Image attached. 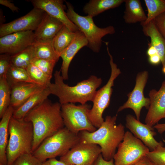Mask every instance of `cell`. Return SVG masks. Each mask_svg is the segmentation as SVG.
Here are the masks:
<instances>
[{
	"instance_id": "e0dca14e",
	"label": "cell",
	"mask_w": 165,
	"mask_h": 165,
	"mask_svg": "<svg viewBox=\"0 0 165 165\" xmlns=\"http://www.w3.org/2000/svg\"><path fill=\"white\" fill-rule=\"evenodd\" d=\"M46 87L34 83L21 82L15 84L10 87V105L16 109L32 96Z\"/></svg>"
},
{
	"instance_id": "7c38bea8",
	"label": "cell",
	"mask_w": 165,
	"mask_h": 165,
	"mask_svg": "<svg viewBox=\"0 0 165 165\" xmlns=\"http://www.w3.org/2000/svg\"><path fill=\"white\" fill-rule=\"evenodd\" d=\"M45 13L42 9L34 8L24 16L10 22L1 24L0 37L16 32L35 31Z\"/></svg>"
},
{
	"instance_id": "8992f818",
	"label": "cell",
	"mask_w": 165,
	"mask_h": 165,
	"mask_svg": "<svg viewBox=\"0 0 165 165\" xmlns=\"http://www.w3.org/2000/svg\"><path fill=\"white\" fill-rule=\"evenodd\" d=\"M65 2L68 18L84 34L88 42V47L95 53L99 52L102 45V38L107 35L115 33V28L112 26L104 28L98 27L94 23L93 17L79 15L74 11L71 3L67 1Z\"/></svg>"
},
{
	"instance_id": "5bb4252c",
	"label": "cell",
	"mask_w": 165,
	"mask_h": 165,
	"mask_svg": "<svg viewBox=\"0 0 165 165\" xmlns=\"http://www.w3.org/2000/svg\"><path fill=\"white\" fill-rule=\"evenodd\" d=\"M126 126L134 136L140 140L151 151L163 146L162 142H158L154 137L156 134L153 127L141 123L134 116L127 115L126 118Z\"/></svg>"
},
{
	"instance_id": "d590c367",
	"label": "cell",
	"mask_w": 165,
	"mask_h": 165,
	"mask_svg": "<svg viewBox=\"0 0 165 165\" xmlns=\"http://www.w3.org/2000/svg\"><path fill=\"white\" fill-rule=\"evenodd\" d=\"M153 20L158 31L165 39V12Z\"/></svg>"
},
{
	"instance_id": "60d3db41",
	"label": "cell",
	"mask_w": 165,
	"mask_h": 165,
	"mask_svg": "<svg viewBox=\"0 0 165 165\" xmlns=\"http://www.w3.org/2000/svg\"><path fill=\"white\" fill-rule=\"evenodd\" d=\"M158 54L155 48L150 43L148 44V48L147 51V54L148 57H150Z\"/></svg>"
},
{
	"instance_id": "277c9868",
	"label": "cell",
	"mask_w": 165,
	"mask_h": 165,
	"mask_svg": "<svg viewBox=\"0 0 165 165\" xmlns=\"http://www.w3.org/2000/svg\"><path fill=\"white\" fill-rule=\"evenodd\" d=\"M9 137L6 148L7 165H11L20 156L32 153L34 139L31 122L11 117L9 125Z\"/></svg>"
},
{
	"instance_id": "44dd1931",
	"label": "cell",
	"mask_w": 165,
	"mask_h": 165,
	"mask_svg": "<svg viewBox=\"0 0 165 165\" xmlns=\"http://www.w3.org/2000/svg\"><path fill=\"white\" fill-rule=\"evenodd\" d=\"M15 109L10 105L0 121V165H7L6 148L9 137V125Z\"/></svg>"
},
{
	"instance_id": "1f68e13d",
	"label": "cell",
	"mask_w": 165,
	"mask_h": 165,
	"mask_svg": "<svg viewBox=\"0 0 165 165\" xmlns=\"http://www.w3.org/2000/svg\"><path fill=\"white\" fill-rule=\"evenodd\" d=\"M56 63L53 61L37 58H33L31 62V64L37 66L51 79Z\"/></svg>"
},
{
	"instance_id": "9a60e30c",
	"label": "cell",
	"mask_w": 165,
	"mask_h": 165,
	"mask_svg": "<svg viewBox=\"0 0 165 165\" xmlns=\"http://www.w3.org/2000/svg\"><path fill=\"white\" fill-rule=\"evenodd\" d=\"M34 8L41 9L51 16L61 21L69 29L75 32L79 31L78 27L67 17L64 11L66 6L63 0H30Z\"/></svg>"
},
{
	"instance_id": "b9f144b4",
	"label": "cell",
	"mask_w": 165,
	"mask_h": 165,
	"mask_svg": "<svg viewBox=\"0 0 165 165\" xmlns=\"http://www.w3.org/2000/svg\"><path fill=\"white\" fill-rule=\"evenodd\" d=\"M153 127L156 129L158 132L160 134L165 131V123L157 124Z\"/></svg>"
},
{
	"instance_id": "2e32d148",
	"label": "cell",
	"mask_w": 165,
	"mask_h": 165,
	"mask_svg": "<svg viewBox=\"0 0 165 165\" xmlns=\"http://www.w3.org/2000/svg\"><path fill=\"white\" fill-rule=\"evenodd\" d=\"M150 105L146 114V124L153 127L165 117V81L158 90L152 89L149 93Z\"/></svg>"
},
{
	"instance_id": "8d00e7d4",
	"label": "cell",
	"mask_w": 165,
	"mask_h": 165,
	"mask_svg": "<svg viewBox=\"0 0 165 165\" xmlns=\"http://www.w3.org/2000/svg\"><path fill=\"white\" fill-rule=\"evenodd\" d=\"M93 165H115L113 159L107 161L100 154L95 161Z\"/></svg>"
},
{
	"instance_id": "4dcf8cb0",
	"label": "cell",
	"mask_w": 165,
	"mask_h": 165,
	"mask_svg": "<svg viewBox=\"0 0 165 165\" xmlns=\"http://www.w3.org/2000/svg\"><path fill=\"white\" fill-rule=\"evenodd\" d=\"M31 79L36 84L47 87L51 78L34 65L31 64L26 69Z\"/></svg>"
},
{
	"instance_id": "4316f807",
	"label": "cell",
	"mask_w": 165,
	"mask_h": 165,
	"mask_svg": "<svg viewBox=\"0 0 165 165\" xmlns=\"http://www.w3.org/2000/svg\"><path fill=\"white\" fill-rule=\"evenodd\" d=\"M33 45L16 54L11 55V65L26 69L35 58Z\"/></svg>"
},
{
	"instance_id": "74e56055",
	"label": "cell",
	"mask_w": 165,
	"mask_h": 165,
	"mask_svg": "<svg viewBox=\"0 0 165 165\" xmlns=\"http://www.w3.org/2000/svg\"><path fill=\"white\" fill-rule=\"evenodd\" d=\"M0 4L9 8L13 12H18L20 9L10 0H0Z\"/></svg>"
},
{
	"instance_id": "7a4b0ae2",
	"label": "cell",
	"mask_w": 165,
	"mask_h": 165,
	"mask_svg": "<svg viewBox=\"0 0 165 165\" xmlns=\"http://www.w3.org/2000/svg\"><path fill=\"white\" fill-rule=\"evenodd\" d=\"M117 117V115L107 116L101 126L95 131L84 130L79 133L80 142L98 145L103 158L107 161L113 159L125 133L122 124H116Z\"/></svg>"
},
{
	"instance_id": "52a82bcc",
	"label": "cell",
	"mask_w": 165,
	"mask_h": 165,
	"mask_svg": "<svg viewBox=\"0 0 165 165\" xmlns=\"http://www.w3.org/2000/svg\"><path fill=\"white\" fill-rule=\"evenodd\" d=\"M106 48L110 58L111 75L106 84L97 91L92 101L93 105L89 111L88 114L91 123L97 128H99L104 121L102 116L103 113L110 104L114 81L121 73L120 69L113 62V57L109 52L108 45L106 46Z\"/></svg>"
},
{
	"instance_id": "83f0119b",
	"label": "cell",
	"mask_w": 165,
	"mask_h": 165,
	"mask_svg": "<svg viewBox=\"0 0 165 165\" xmlns=\"http://www.w3.org/2000/svg\"><path fill=\"white\" fill-rule=\"evenodd\" d=\"M6 76L10 87L21 82L34 83L30 78L26 69L12 65L8 70Z\"/></svg>"
},
{
	"instance_id": "d4e9b609",
	"label": "cell",
	"mask_w": 165,
	"mask_h": 165,
	"mask_svg": "<svg viewBox=\"0 0 165 165\" xmlns=\"http://www.w3.org/2000/svg\"><path fill=\"white\" fill-rule=\"evenodd\" d=\"M76 35V32L70 30L64 25L53 40L54 49L60 57L61 53L72 43Z\"/></svg>"
},
{
	"instance_id": "4fadbf2b",
	"label": "cell",
	"mask_w": 165,
	"mask_h": 165,
	"mask_svg": "<svg viewBox=\"0 0 165 165\" xmlns=\"http://www.w3.org/2000/svg\"><path fill=\"white\" fill-rule=\"evenodd\" d=\"M35 42L34 32L32 31L10 34L0 38V53L13 55L32 46Z\"/></svg>"
},
{
	"instance_id": "3957f363",
	"label": "cell",
	"mask_w": 165,
	"mask_h": 165,
	"mask_svg": "<svg viewBox=\"0 0 165 165\" xmlns=\"http://www.w3.org/2000/svg\"><path fill=\"white\" fill-rule=\"evenodd\" d=\"M61 73L60 70L56 71L54 82L50 83L47 87L51 94L58 97L61 105L76 103L84 104L93 101L97 90L102 82L101 78L91 75L75 85L70 86L64 83Z\"/></svg>"
},
{
	"instance_id": "ffe728a7",
	"label": "cell",
	"mask_w": 165,
	"mask_h": 165,
	"mask_svg": "<svg viewBox=\"0 0 165 165\" xmlns=\"http://www.w3.org/2000/svg\"><path fill=\"white\" fill-rule=\"evenodd\" d=\"M141 25L144 34L150 38V43L156 49L163 66L165 64V39L158 31L153 20Z\"/></svg>"
},
{
	"instance_id": "7402d4cb",
	"label": "cell",
	"mask_w": 165,
	"mask_h": 165,
	"mask_svg": "<svg viewBox=\"0 0 165 165\" xmlns=\"http://www.w3.org/2000/svg\"><path fill=\"white\" fill-rule=\"evenodd\" d=\"M51 94L48 87L32 96L18 108L15 109L13 115L14 118L24 119L26 115L32 109L48 98Z\"/></svg>"
},
{
	"instance_id": "d6986e66",
	"label": "cell",
	"mask_w": 165,
	"mask_h": 165,
	"mask_svg": "<svg viewBox=\"0 0 165 165\" xmlns=\"http://www.w3.org/2000/svg\"><path fill=\"white\" fill-rule=\"evenodd\" d=\"M88 45L87 40L80 31H76V36L71 44L60 54L62 60L60 69L61 75L64 80L68 79V70L70 63L80 50Z\"/></svg>"
},
{
	"instance_id": "8fae6325",
	"label": "cell",
	"mask_w": 165,
	"mask_h": 165,
	"mask_svg": "<svg viewBox=\"0 0 165 165\" xmlns=\"http://www.w3.org/2000/svg\"><path fill=\"white\" fill-rule=\"evenodd\" d=\"M101 154L100 147L91 143H78L60 160L68 165H93Z\"/></svg>"
},
{
	"instance_id": "6da1fadb",
	"label": "cell",
	"mask_w": 165,
	"mask_h": 165,
	"mask_svg": "<svg viewBox=\"0 0 165 165\" xmlns=\"http://www.w3.org/2000/svg\"><path fill=\"white\" fill-rule=\"evenodd\" d=\"M61 106L59 102L52 103L47 98L25 116L24 120L31 122L33 127L32 153L44 140L65 127Z\"/></svg>"
},
{
	"instance_id": "cb8c5ba5",
	"label": "cell",
	"mask_w": 165,
	"mask_h": 165,
	"mask_svg": "<svg viewBox=\"0 0 165 165\" xmlns=\"http://www.w3.org/2000/svg\"><path fill=\"white\" fill-rule=\"evenodd\" d=\"M125 0H91L84 6L83 11L92 17L120 6Z\"/></svg>"
},
{
	"instance_id": "ee69618b",
	"label": "cell",
	"mask_w": 165,
	"mask_h": 165,
	"mask_svg": "<svg viewBox=\"0 0 165 165\" xmlns=\"http://www.w3.org/2000/svg\"></svg>"
},
{
	"instance_id": "e575fe53",
	"label": "cell",
	"mask_w": 165,
	"mask_h": 165,
	"mask_svg": "<svg viewBox=\"0 0 165 165\" xmlns=\"http://www.w3.org/2000/svg\"><path fill=\"white\" fill-rule=\"evenodd\" d=\"M11 55L7 54L0 55V78L6 75L11 66Z\"/></svg>"
},
{
	"instance_id": "ba28073f",
	"label": "cell",
	"mask_w": 165,
	"mask_h": 165,
	"mask_svg": "<svg viewBox=\"0 0 165 165\" xmlns=\"http://www.w3.org/2000/svg\"><path fill=\"white\" fill-rule=\"evenodd\" d=\"M91 108V105L87 103L78 105L71 103L61 105V113L64 126L76 134L84 130L90 132L96 130L97 128L88 115Z\"/></svg>"
},
{
	"instance_id": "ac0fdd59",
	"label": "cell",
	"mask_w": 165,
	"mask_h": 165,
	"mask_svg": "<svg viewBox=\"0 0 165 165\" xmlns=\"http://www.w3.org/2000/svg\"><path fill=\"white\" fill-rule=\"evenodd\" d=\"M64 25L59 20L46 12L34 32L36 42H45L52 41Z\"/></svg>"
},
{
	"instance_id": "f1b7e54d",
	"label": "cell",
	"mask_w": 165,
	"mask_h": 165,
	"mask_svg": "<svg viewBox=\"0 0 165 165\" xmlns=\"http://www.w3.org/2000/svg\"><path fill=\"white\" fill-rule=\"evenodd\" d=\"M147 9L146 20L141 23L145 24L165 12V0H144Z\"/></svg>"
},
{
	"instance_id": "d6a6232c",
	"label": "cell",
	"mask_w": 165,
	"mask_h": 165,
	"mask_svg": "<svg viewBox=\"0 0 165 165\" xmlns=\"http://www.w3.org/2000/svg\"><path fill=\"white\" fill-rule=\"evenodd\" d=\"M146 156L154 165H165V147L163 146L149 151Z\"/></svg>"
},
{
	"instance_id": "5b68a950",
	"label": "cell",
	"mask_w": 165,
	"mask_h": 165,
	"mask_svg": "<svg viewBox=\"0 0 165 165\" xmlns=\"http://www.w3.org/2000/svg\"><path fill=\"white\" fill-rule=\"evenodd\" d=\"M79 141V134L64 127L44 140L32 154L43 162L63 156Z\"/></svg>"
},
{
	"instance_id": "484cf974",
	"label": "cell",
	"mask_w": 165,
	"mask_h": 165,
	"mask_svg": "<svg viewBox=\"0 0 165 165\" xmlns=\"http://www.w3.org/2000/svg\"><path fill=\"white\" fill-rule=\"evenodd\" d=\"M33 46L35 58L48 60L56 63L58 61L60 57L54 49L53 40L49 42H35Z\"/></svg>"
},
{
	"instance_id": "9c48e42d",
	"label": "cell",
	"mask_w": 165,
	"mask_h": 165,
	"mask_svg": "<svg viewBox=\"0 0 165 165\" xmlns=\"http://www.w3.org/2000/svg\"><path fill=\"white\" fill-rule=\"evenodd\" d=\"M150 151L149 148L130 132H125L113 159L115 165H132Z\"/></svg>"
},
{
	"instance_id": "7bdbcfd3",
	"label": "cell",
	"mask_w": 165,
	"mask_h": 165,
	"mask_svg": "<svg viewBox=\"0 0 165 165\" xmlns=\"http://www.w3.org/2000/svg\"><path fill=\"white\" fill-rule=\"evenodd\" d=\"M162 72L165 75V64L163 66Z\"/></svg>"
},
{
	"instance_id": "ab89813d",
	"label": "cell",
	"mask_w": 165,
	"mask_h": 165,
	"mask_svg": "<svg viewBox=\"0 0 165 165\" xmlns=\"http://www.w3.org/2000/svg\"><path fill=\"white\" fill-rule=\"evenodd\" d=\"M132 165H154L152 162L147 157H144L141 160Z\"/></svg>"
},
{
	"instance_id": "f35d334b",
	"label": "cell",
	"mask_w": 165,
	"mask_h": 165,
	"mask_svg": "<svg viewBox=\"0 0 165 165\" xmlns=\"http://www.w3.org/2000/svg\"><path fill=\"white\" fill-rule=\"evenodd\" d=\"M148 61L150 64L153 65H158L161 62L160 58L158 54L148 57Z\"/></svg>"
},
{
	"instance_id": "30bf717a",
	"label": "cell",
	"mask_w": 165,
	"mask_h": 165,
	"mask_svg": "<svg viewBox=\"0 0 165 165\" xmlns=\"http://www.w3.org/2000/svg\"><path fill=\"white\" fill-rule=\"evenodd\" d=\"M148 77V72L146 71L140 72L137 74L134 88L127 94V100L119 107L117 112L127 108H130L134 113L136 119L139 120L142 108L145 107L148 110L150 105L149 98L145 97L144 94V88Z\"/></svg>"
},
{
	"instance_id": "603a6c76",
	"label": "cell",
	"mask_w": 165,
	"mask_h": 165,
	"mask_svg": "<svg viewBox=\"0 0 165 165\" xmlns=\"http://www.w3.org/2000/svg\"><path fill=\"white\" fill-rule=\"evenodd\" d=\"M125 9L123 18L128 24L145 21L147 18L139 0H125Z\"/></svg>"
},
{
	"instance_id": "836d02e7",
	"label": "cell",
	"mask_w": 165,
	"mask_h": 165,
	"mask_svg": "<svg viewBox=\"0 0 165 165\" xmlns=\"http://www.w3.org/2000/svg\"><path fill=\"white\" fill-rule=\"evenodd\" d=\"M42 163L32 153H28L20 156L11 165H41Z\"/></svg>"
},
{
	"instance_id": "f546056e",
	"label": "cell",
	"mask_w": 165,
	"mask_h": 165,
	"mask_svg": "<svg viewBox=\"0 0 165 165\" xmlns=\"http://www.w3.org/2000/svg\"><path fill=\"white\" fill-rule=\"evenodd\" d=\"M11 90L6 75L0 78V118L10 105Z\"/></svg>"
}]
</instances>
